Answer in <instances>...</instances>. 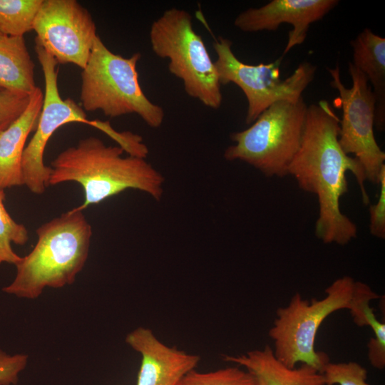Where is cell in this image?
Returning a JSON list of instances; mask_svg holds the SVG:
<instances>
[{"instance_id": "d6986e66", "label": "cell", "mask_w": 385, "mask_h": 385, "mask_svg": "<svg viewBox=\"0 0 385 385\" xmlns=\"http://www.w3.org/2000/svg\"><path fill=\"white\" fill-rule=\"evenodd\" d=\"M43 0H0V32L24 36L33 30L34 20Z\"/></svg>"}, {"instance_id": "4fadbf2b", "label": "cell", "mask_w": 385, "mask_h": 385, "mask_svg": "<svg viewBox=\"0 0 385 385\" xmlns=\"http://www.w3.org/2000/svg\"><path fill=\"white\" fill-rule=\"evenodd\" d=\"M125 342L141 356L136 385H178L200 357L161 342L148 328L130 332Z\"/></svg>"}, {"instance_id": "5bb4252c", "label": "cell", "mask_w": 385, "mask_h": 385, "mask_svg": "<svg viewBox=\"0 0 385 385\" xmlns=\"http://www.w3.org/2000/svg\"><path fill=\"white\" fill-rule=\"evenodd\" d=\"M43 103V93L36 87L24 112L0 131V189L24 185L21 161L26 141L35 131Z\"/></svg>"}, {"instance_id": "2e32d148", "label": "cell", "mask_w": 385, "mask_h": 385, "mask_svg": "<svg viewBox=\"0 0 385 385\" xmlns=\"http://www.w3.org/2000/svg\"><path fill=\"white\" fill-rule=\"evenodd\" d=\"M350 44L352 64L366 77L375 98L374 127L385 128V38L364 29Z\"/></svg>"}, {"instance_id": "30bf717a", "label": "cell", "mask_w": 385, "mask_h": 385, "mask_svg": "<svg viewBox=\"0 0 385 385\" xmlns=\"http://www.w3.org/2000/svg\"><path fill=\"white\" fill-rule=\"evenodd\" d=\"M328 71L332 78L330 86L339 93L334 102L342 109L339 143L346 154H353L359 162L366 180L379 184L381 170L385 165V153L374 136L375 98L371 88L364 74L351 62L349 63L352 81L349 88L342 83L338 63Z\"/></svg>"}, {"instance_id": "e0dca14e", "label": "cell", "mask_w": 385, "mask_h": 385, "mask_svg": "<svg viewBox=\"0 0 385 385\" xmlns=\"http://www.w3.org/2000/svg\"><path fill=\"white\" fill-rule=\"evenodd\" d=\"M34 67L24 36L0 37V87L31 94L37 87Z\"/></svg>"}, {"instance_id": "277c9868", "label": "cell", "mask_w": 385, "mask_h": 385, "mask_svg": "<svg viewBox=\"0 0 385 385\" xmlns=\"http://www.w3.org/2000/svg\"><path fill=\"white\" fill-rule=\"evenodd\" d=\"M140 53L124 58L111 51L97 35L81 72L80 100L84 111H101L110 118L135 113L150 127L159 128L164 111L140 87L137 63Z\"/></svg>"}, {"instance_id": "3957f363", "label": "cell", "mask_w": 385, "mask_h": 385, "mask_svg": "<svg viewBox=\"0 0 385 385\" xmlns=\"http://www.w3.org/2000/svg\"><path fill=\"white\" fill-rule=\"evenodd\" d=\"M31 251L16 264L13 282L3 288L20 298L36 299L46 287L72 284L89 254L92 227L83 211L73 208L36 229Z\"/></svg>"}, {"instance_id": "cb8c5ba5", "label": "cell", "mask_w": 385, "mask_h": 385, "mask_svg": "<svg viewBox=\"0 0 385 385\" xmlns=\"http://www.w3.org/2000/svg\"><path fill=\"white\" fill-rule=\"evenodd\" d=\"M379 184L380 192L376 204L369 207L370 233L380 239L385 238V165L381 170Z\"/></svg>"}, {"instance_id": "7402d4cb", "label": "cell", "mask_w": 385, "mask_h": 385, "mask_svg": "<svg viewBox=\"0 0 385 385\" xmlns=\"http://www.w3.org/2000/svg\"><path fill=\"white\" fill-rule=\"evenodd\" d=\"M325 385H369L367 371L355 361L328 362L322 372Z\"/></svg>"}, {"instance_id": "9a60e30c", "label": "cell", "mask_w": 385, "mask_h": 385, "mask_svg": "<svg viewBox=\"0 0 385 385\" xmlns=\"http://www.w3.org/2000/svg\"><path fill=\"white\" fill-rule=\"evenodd\" d=\"M223 359L244 366L254 376L256 385H325L318 370L304 364L297 368L287 367L276 358L269 345L238 356L225 355Z\"/></svg>"}, {"instance_id": "ffe728a7", "label": "cell", "mask_w": 385, "mask_h": 385, "mask_svg": "<svg viewBox=\"0 0 385 385\" xmlns=\"http://www.w3.org/2000/svg\"><path fill=\"white\" fill-rule=\"evenodd\" d=\"M6 195L0 189V265L4 262L16 265L21 260L11 247V243L24 245L29 240V231L23 224L16 222L7 212Z\"/></svg>"}, {"instance_id": "7a4b0ae2", "label": "cell", "mask_w": 385, "mask_h": 385, "mask_svg": "<svg viewBox=\"0 0 385 385\" xmlns=\"http://www.w3.org/2000/svg\"><path fill=\"white\" fill-rule=\"evenodd\" d=\"M124 151L120 145H106L96 137L81 139L51 163L48 185L78 183L84 192L83 202L73 208L78 211L126 189L143 191L160 200L164 183L161 173L145 158L123 157Z\"/></svg>"}, {"instance_id": "9c48e42d", "label": "cell", "mask_w": 385, "mask_h": 385, "mask_svg": "<svg viewBox=\"0 0 385 385\" xmlns=\"http://www.w3.org/2000/svg\"><path fill=\"white\" fill-rule=\"evenodd\" d=\"M232 46L228 38L220 36L215 40V65L221 85L232 83L244 93L247 101V124H252L277 101H299L314 78L317 66L309 62L300 63L291 76L282 79L280 66L284 56L272 63L250 65L236 57Z\"/></svg>"}, {"instance_id": "6da1fadb", "label": "cell", "mask_w": 385, "mask_h": 385, "mask_svg": "<svg viewBox=\"0 0 385 385\" xmlns=\"http://www.w3.org/2000/svg\"><path fill=\"white\" fill-rule=\"evenodd\" d=\"M339 118L326 100L307 106L301 143L288 168L299 187L314 194L319 215L315 235L325 244H348L356 237L355 223L341 211L340 198L348 192L346 172L359 185L364 204L369 202L366 176L359 162L339 143Z\"/></svg>"}, {"instance_id": "ac0fdd59", "label": "cell", "mask_w": 385, "mask_h": 385, "mask_svg": "<svg viewBox=\"0 0 385 385\" xmlns=\"http://www.w3.org/2000/svg\"><path fill=\"white\" fill-rule=\"evenodd\" d=\"M366 284L356 282L349 311L354 322L359 327L369 326L373 337L368 344V358L373 367H385V324L376 317L369 302L379 298Z\"/></svg>"}, {"instance_id": "7c38bea8", "label": "cell", "mask_w": 385, "mask_h": 385, "mask_svg": "<svg viewBox=\"0 0 385 385\" xmlns=\"http://www.w3.org/2000/svg\"><path fill=\"white\" fill-rule=\"evenodd\" d=\"M337 0H272L258 8L239 14L234 25L243 32L275 31L282 24L292 26L282 56L304 43L312 24L321 20L337 4Z\"/></svg>"}, {"instance_id": "8992f818", "label": "cell", "mask_w": 385, "mask_h": 385, "mask_svg": "<svg viewBox=\"0 0 385 385\" xmlns=\"http://www.w3.org/2000/svg\"><path fill=\"white\" fill-rule=\"evenodd\" d=\"M355 282L351 277L344 276L334 281L321 299L308 301L296 293L286 307H279L268 332L276 358L289 368L301 363L322 373L329 358L326 353L315 349L317 333L329 315L340 309H349Z\"/></svg>"}, {"instance_id": "484cf974", "label": "cell", "mask_w": 385, "mask_h": 385, "mask_svg": "<svg viewBox=\"0 0 385 385\" xmlns=\"http://www.w3.org/2000/svg\"><path fill=\"white\" fill-rule=\"evenodd\" d=\"M2 35H4V34H2L0 32V37H1Z\"/></svg>"}, {"instance_id": "603a6c76", "label": "cell", "mask_w": 385, "mask_h": 385, "mask_svg": "<svg viewBox=\"0 0 385 385\" xmlns=\"http://www.w3.org/2000/svg\"><path fill=\"white\" fill-rule=\"evenodd\" d=\"M30 96L0 87V131L8 128L24 112Z\"/></svg>"}, {"instance_id": "44dd1931", "label": "cell", "mask_w": 385, "mask_h": 385, "mask_svg": "<svg viewBox=\"0 0 385 385\" xmlns=\"http://www.w3.org/2000/svg\"><path fill=\"white\" fill-rule=\"evenodd\" d=\"M178 385H256L254 376L237 366L201 373L189 371Z\"/></svg>"}, {"instance_id": "8fae6325", "label": "cell", "mask_w": 385, "mask_h": 385, "mask_svg": "<svg viewBox=\"0 0 385 385\" xmlns=\"http://www.w3.org/2000/svg\"><path fill=\"white\" fill-rule=\"evenodd\" d=\"M33 30L38 42L58 63L83 69L97 36L90 12L76 0H43Z\"/></svg>"}, {"instance_id": "ba28073f", "label": "cell", "mask_w": 385, "mask_h": 385, "mask_svg": "<svg viewBox=\"0 0 385 385\" xmlns=\"http://www.w3.org/2000/svg\"><path fill=\"white\" fill-rule=\"evenodd\" d=\"M35 51L45 81L43 103L35 133L26 145L21 168L24 185L34 194L41 195L49 186L51 168L46 165L43 155L51 135L62 125L81 123L96 128L115 140L125 150L133 148L135 135L115 130L108 121L90 120L85 111L71 98L63 99L58 88L57 61L36 41Z\"/></svg>"}, {"instance_id": "5b68a950", "label": "cell", "mask_w": 385, "mask_h": 385, "mask_svg": "<svg viewBox=\"0 0 385 385\" xmlns=\"http://www.w3.org/2000/svg\"><path fill=\"white\" fill-rule=\"evenodd\" d=\"M150 43L154 53L169 60L170 73L183 81L185 93L204 106L217 109L222 102L218 74L190 14L184 9L165 10L151 24Z\"/></svg>"}, {"instance_id": "d4e9b609", "label": "cell", "mask_w": 385, "mask_h": 385, "mask_svg": "<svg viewBox=\"0 0 385 385\" xmlns=\"http://www.w3.org/2000/svg\"><path fill=\"white\" fill-rule=\"evenodd\" d=\"M25 354L9 355L0 350V385L16 384L19 374L26 366Z\"/></svg>"}, {"instance_id": "52a82bcc", "label": "cell", "mask_w": 385, "mask_h": 385, "mask_svg": "<svg viewBox=\"0 0 385 385\" xmlns=\"http://www.w3.org/2000/svg\"><path fill=\"white\" fill-rule=\"evenodd\" d=\"M307 109L303 97L274 103L250 127L230 135L235 144L227 148L225 158L245 162L267 177L287 175L301 143Z\"/></svg>"}]
</instances>
